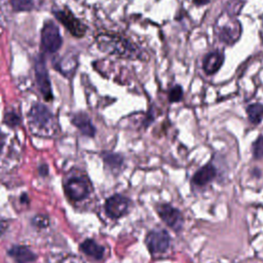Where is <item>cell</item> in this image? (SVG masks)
I'll list each match as a JSON object with an SVG mask.
<instances>
[{
    "instance_id": "obj_21",
    "label": "cell",
    "mask_w": 263,
    "mask_h": 263,
    "mask_svg": "<svg viewBox=\"0 0 263 263\" xmlns=\"http://www.w3.org/2000/svg\"><path fill=\"white\" fill-rule=\"evenodd\" d=\"M105 161L112 165H120L121 162V158L120 157V155L108 154L105 157Z\"/></svg>"
},
{
    "instance_id": "obj_11",
    "label": "cell",
    "mask_w": 263,
    "mask_h": 263,
    "mask_svg": "<svg viewBox=\"0 0 263 263\" xmlns=\"http://www.w3.org/2000/svg\"><path fill=\"white\" fill-rule=\"evenodd\" d=\"M8 255L13 257L18 263H30L36 259L34 253L25 246H15L9 249Z\"/></svg>"
},
{
    "instance_id": "obj_5",
    "label": "cell",
    "mask_w": 263,
    "mask_h": 263,
    "mask_svg": "<svg viewBox=\"0 0 263 263\" xmlns=\"http://www.w3.org/2000/svg\"><path fill=\"white\" fill-rule=\"evenodd\" d=\"M158 213L162 220L167 224L169 227L174 229L175 231H180L183 227L184 219L181 212L172 207L171 204L162 203L158 207Z\"/></svg>"
},
{
    "instance_id": "obj_20",
    "label": "cell",
    "mask_w": 263,
    "mask_h": 263,
    "mask_svg": "<svg viewBox=\"0 0 263 263\" xmlns=\"http://www.w3.org/2000/svg\"><path fill=\"white\" fill-rule=\"evenodd\" d=\"M4 121L7 124L9 125H18L19 123H20V118L15 113V112H8L5 114V118H4Z\"/></svg>"
},
{
    "instance_id": "obj_2",
    "label": "cell",
    "mask_w": 263,
    "mask_h": 263,
    "mask_svg": "<svg viewBox=\"0 0 263 263\" xmlns=\"http://www.w3.org/2000/svg\"><path fill=\"white\" fill-rule=\"evenodd\" d=\"M63 40L60 34L59 27L54 22L44 23L41 30V48L47 54H54L60 50Z\"/></svg>"
},
{
    "instance_id": "obj_16",
    "label": "cell",
    "mask_w": 263,
    "mask_h": 263,
    "mask_svg": "<svg viewBox=\"0 0 263 263\" xmlns=\"http://www.w3.org/2000/svg\"><path fill=\"white\" fill-rule=\"evenodd\" d=\"M11 4L16 12H29L34 7L33 0H11Z\"/></svg>"
},
{
    "instance_id": "obj_7",
    "label": "cell",
    "mask_w": 263,
    "mask_h": 263,
    "mask_svg": "<svg viewBox=\"0 0 263 263\" xmlns=\"http://www.w3.org/2000/svg\"><path fill=\"white\" fill-rule=\"evenodd\" d=\"M29 119L36 129L42 130L51 123L53 115L44 105L36 104L32 107L30 113H29Z\"/></svg>"
},
{
    "instance_id": "obj_23",
    "label": "cell",
    "mask_w": 263,
    "mask_h": 263,
    "mask_svg": "<svg viewBox=\"0 0 263 263\" xmlns=\"http://www.w3.org/2000/svg\"><path fill=\"white\" fill-rule=\"evenodd\" d=\"M194 4H197L199 6H202V5H204L210 2V0H193Z\"/></svg>"
},
{
    "instance_id": "obj_10",
    "label": "cell",
    "mask_w": 263,
    "mask_h": 263,
    "mask_svg": "<svg viewBox=\"0 0 263 263\" xmlns=\"http://www.w3.org/2000/svg\"><path fill=\"white\" fill-rule=\"evenodd\" d=\"M217 171L212 164H206L193 175L192 182L198 186H204L216 177Z\"/></svg>"
},
{
    "instance_id": "obj_9",
    "label": "cell",
    "mask_w": 263,
    "mask_h": 263,
    "mask_svg": "<svg viewBox=\"0 0 263 263\" xmlns=\"http://www.w3.org/2000/svg\"><path fill=\"white\" fill-rule=\"evenodd\" d=\"M65 191L70 200L81 201L89 193V183L81 178H73L66 184Z\"/></svg>"
},
{
    "instance_id": "obj_18",
    "label": "cell",
    "mask_w": 263,
    "mask_h": 263,
    "mask_svg": "<svg viewBox=\"0 0 263 263\" xmlns=\"http://www.w3.org/2000/svg\"><path fill=\"white\" fill-rule=\"evenodd\" d=\"M183 98V90L180 85H175L169 93V100L172 103L179 102Z\"/></svg>"
},
{
    "instance_id": "obj_13",
    "label": "cell",
    "mask_w": 263,
    "mask_h": 263,
    "mask_svg": "<svg viewBox=\"0 0 263 263\" xmlns=\"http://www.w3.org/2000/svg\"><path fill=\"white\" fill-rule=\"evenodd\" d=\"M72 122L81 131L82 134L89 136V137H93L96 133V130L94 128V125L92 124L90 119L83 113L76 114L72 120Z\"/></svg>"
},
{
    "instance_id": "obj_3",
    "label": "cell",
    "mask_w": 263,
    "mask_h": 263,
    "mask_svg": "<svg viewBox=\"0 0 263 263\" xmlns=\"http://www.w3.org/2000/svg\"><path fill=\"white\" fill-rule=\"evenodd\" d=\"M34 70H35V77L37 85L40 87V91L42 94L43 98L46 101L53 100V92H52V85L50 81V75L46 68V63L44 60L43 55H40L36 57L35 64H34Z\"/></svg>"
},
{
    "instance_id": "obj_12",
    "label": "cell",
    "mask_w": 263,
    "mask_h": 263,
    "mask_svg": "<svg viewBox=\"0 0 263 263\" xmlns=\"http://www.w3.org/2000/svg\"><path fill=\"white\" fill-rule=\"evenodd\" d=\"M222 63L223 56L218 52H213L204 57L202 68L207 74H214L220 69Z\"/></svg>"
},
{
    "instance_id": "obj_6",
    "label": "cell",
    "mask_w": 263,
    "mask_h": 263,
    "mask_svg": "<svg viewBox=\"0 0 263 263\" xmlns=\"http://www.w3.org/2000/svg\"><path fill=\"white\" fill-rule=\"evenodd\" d=\"M146 245L152 254L163 253L170 246V237L165 230H153L146 237Z\"/></svg>"
},
{
    "instance_id": "obj_25",
    "label": "cell",
    "mask_w": 263,
    "mask_h": 263,
    "mask_svg": "<svg viewBox=\"0 0 263 263\" xmlns=\"http://www.w3.org/2000/svg\"><path fill=\"white\" fill-rule=\"evenodd\" d=\"M21 202H28V197L26 196V194H24V196L21 198Z\"/></svg>"
},
{
    "instance_id": "obj_1",
    "label": "cell",
    "mask_w": 263,
    "mask_h": 263,
    "mask_svg": "<svg viewBox=\"0 0 263 263\" xmlns=\"http://www.w3.org/2000/svg\"><path fill=\"white\" fill-rule=\"evenodd\" d=\"M101 51L118 56H130L134 51L130 47V43L122 40L121 36L114 34H101L97 38Z\"/></svg>"
},
{
    "instance_id": "obj_22",
    "label": "cell",
    "mask_w": 263,
    "mask_h": 263,
    "mask_svg": "<svg viewBox=\"0 0 263 263\" xmlns=\"http://www.w3.org/2000/svg\"><path fill=\"white\" fill-rule=\"evenodd\" d=\"M40 175H42V176H45V175H47L48 169H47V167L45 164L40 165Z\"/></svg>"
},
{
    "instance_id": "obj_4",
    "label": "cell",
    "mask_w": 263,
    "mask_h": 263,
    "mask_svg": "<svg viewBox=\"0 0 263 263\" xmlns=\"http://www.w3.org/2000/svg\"><path fill=\"white\" fill-rule=\"evenodd\" d=\"M54 15L57 18V20L59 21L73 36L80 38L84 36L86 32V27L79 20V19L75 18V16L71 12L68 11V9H65V11H55Z\"/></svg>"
},
{
    "instance_id": "obj_17",
    "label": "cell",
    "mask_w": 263,
    "mask_h": 263,
    "mask_svg": "<svg viewBox=\"0 0 263 263\" xmlns=\"http://www.w3.org/2000/svg\"><path fill=\"white\" fill-rule=\"evenodd\" d=\"M253 157L255 160L263 159V136H259L253 143Z\"/></svg>"
},
{
    "instance_id": "obj_8",
    "label": "cell",
    "mask_w": 263,
    "mask_h": 263,
    "mask_svg": "<svg viewBox=\"0 0 263 263\" xmlns=\"http://www.w3.org/2000/svg\"><path fill=\"white\" fill-rule=\"evenodd\" d=\"M129 200L121 196V194H114L106 202L105 209L106 213L112 218H121L128 212Z\"/></svg>"
},
{
    "instance_id": "obj_24",
    "label": "cell",
    "mask_w": 263,
    "mask_h": 263,
    "mask_svg": "<svg viewBox=\"0 0 263 263\" xmlns=\"http://www.w3.org/2000/svg\"><path fill=\"white\" fill-rule=\"evenodd\" d=\"M5 228H6V223H5L4 221H1V220H0V236H1L2 233L4 232Z\"/></svg>"
},
{
    "instance_id": "obj_15",
    "label": "cell",
    "mask_w": 263,
    "mask_h": 263,
    "mask_svg": "<svg viewBox=\"0 0 263 263\" xmlns=\"http://www.w3.org/2000/svg\"><path fill=\"white\" fill-rule=\"evenodd\" d=\"M247 114H248L249 121L252 123H254V124L260 123L263 118V105L259 103L249 105L247 107Z\"/></svg>"
},
{
    "instance_id": "obj_19",
    "label": "cell",
    "mask_w": 263,
    "mask_h": 263,
    "mask_svg": "<svg viewBox=\"0 0 263 263\" xmlns=\"http://www.w3.org/2000/svg\"><path fill=\"white\" fill-rule=\"evenodd\" d=\"M32 223L36 227L40 228H45L46 226H48V223H50V220H48L47 216L45 215H37L33 218Z\"/></svg>"
},
{
    "instance_id": "obj_14",
    "label": "cell",
    "mask_w": 263,
    "mask_h": 263,
    "mask_svg": "<svg viewBox=\"0 0 263 263\" xmlns=\"http://www.w3.org/2000/svg\"><path fill=\"white\" fill-rule=\"evenodd\" d=\"M81 248L85 253V254H87L89 256H92V257H94L96 259H102V257L104 255L103 247L99 246L98 243H97L93 240L84 241L81 243Z\"/></svg>"
}]
</instances>
